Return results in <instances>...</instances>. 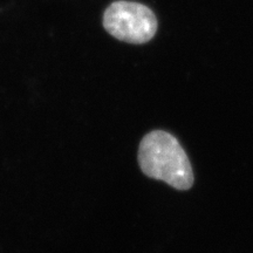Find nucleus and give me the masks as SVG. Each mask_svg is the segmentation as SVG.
<instances>
[{"mask_svg": "<svg viewBox=\"0 0 253 253\" xmlns=\"http://www.w3.org/2000/svg\"><path fill=\"white\" fill-rule=\"evenodd\" d=\"M138 163L144 175L177 190H188L194 184V172L184 149L167 131L154 130L142 138Z\"/></svg>", "mask_w": 253, "mask_h": 253, "instance_id": "f257e3e1", "label": "nucleus"}, {"mask_svg": "<svg viewBox=\"0 0 253 253\" xmlns=\"http://www.w3.org/2000/svg\"><path fill=\"white\" fill-rule=\"evenodd\" d=\"M157 18L149 7L140 2L119 0L104 11L103 27L110 36L129 43H145L157 32Z\"/></svg>", "mask_w": 253, "mask_h": 253, "instance_id": "f03ea898", "label": "nucleus"}]
</instances>
